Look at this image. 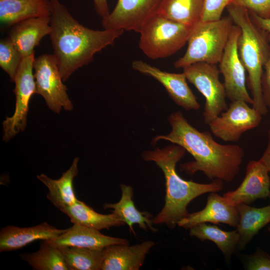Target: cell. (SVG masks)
I'll use <instances>...</instances> for the list:
<instances>
[{"label": "cell", "instance_id": "8992f818", "mask_svg": "<svg viewBox=\"0 0 270 270\" xmlns=\"http://www.w3.org/2000/svg\"><path fill=\"white\" fill-rule=\"evenodd\" d=\"M192 28L158 12L145 22L140 32L139 48L152 60L168 57L186 44Z\"/></svg>", "mask_w": 270, "mask_h": 270}, {"label": "cell", "instance_id": "83f0119b", "mask_svg": "<svg viewBox=\"0 0 270 270\" xmlns=\"http://www.w3.org/2000/svg\"><path fill=\"white\" fill-rule=\"evenodd\" d=\"M58 248L69 270H100L103 249L76 246Z\"/></svg>", "mask_w": 270, "mask_h": 270}, {"label": "cell", "instance_id": "8fae6325", "mask_svg": "<svg viewBox=\"0 0 270 270\" xmlns=\"http://www.w3.org/2000/svg\"><path fill=\"white\" fill-rule=\"evenodd\" d=\"M241 33L234 25L223 54L219 62V70L224 77L226 97L231 101L242 100L253 104L246 88V69L240 58L238 42Z\"/></svg>", "mask_w": 270, "mask_h": 270}, {"label": "cell", "instance_id": "d6a6232c", "mask_svg": "<svg viewBox=\"0 0 270 270\" xmlns=\"http://www.w3.org/2000/svg\"><path fill=\"white\" fill-rule=\"evenodd\" d=\"M270 42V35L268 34ZM262 88L264 102L270 112V54L266 64L262 78Z\"/></svg>", "mask_w": 270, "mask_h": 270}, {"label": "cell", "instance_id": "30bf717a", "mask_svg": "<svg viewBox=\"0 0 270 270\" xmlns=\"http://www.w3.org/2000/svg\"><path fill=\"white\" fill-rule=\"evenodd\" d=\"M262 115L246 102H231L227 110L209 124L212 134L226 142L238 141L246 132L256 128Z\"/></svg>", "mask_w": 270, "mask_h": 270}, {"label": "cell", "instance_id": "603a6c76", "mask_svg": "<svg viewBox=\"0 0 270 270\" xmlns=\"http://www.w3.org/2000/svg\"><path fill=\"white\" fill-rule=\"evenodd\" d=\"M236 207L239 214L236 230L240 238L237 246L242 250L260 230L270 222V205L254 208L241 204Z\"/></svg>", "mask_w": 270, "mask_h": 270}, {"label": "cell", "instance_id": "3957f363", "mask_svg": "<svg viewBox=\"0 0 270 270\" xmlns=\"http://www.w3.org/2000/svg\"><path fill=\"white\" fill-rule=\"evenodd\" d=\"M186 150L173 144L162 148L146 150L142 154L146 161L154 162L162 171L166 184L165 203L161 211L152 219L153 224H164L174 228L188 214L187 207L194 199L208 192H216L223 188V181L214 180L210 184L186 180L176 171L177 163L184 156Z\"/></svg>", "mask_w": 270, "mask_h": 270}, {"label": "cell", "instance_id": "4dcf8cb0", "mask_svg": "<svg viewBox=\"0 0 270 270\" xmlns=\"http://www.w3.org/2000/svg\"><path fill=\"white\" fill-rule=\"evenodd\" d=\"M232 3L244 8L260 18H270V0H234Z\"/></svg>", "mask_w": 270, "mask_h": 270}, {"label": "cell", "instance_id": "e575fe53", "mask_svg": "<svg viewBox=\"0 0 270 270\" xmlns=\"http://www.w3.org/2000/svg\"><path fill=\"white\" fill-rule=\"evenodd\" d=\"M248 12L250 16L254 23L270 35V18H264L258 16L252 12L249 11Z\"/></svg>", "mask_w": 270, "mask_h": 270}, {"label": "cell", "instance_id": "484cf974", "mask_svg": "<svg viewBox=\"0 0 270 270\" xmlns=\"http://www.w3.org/2000/svg\"><path fill=\"white\" fill-rule=\"evenodd\" d=\"M190 235L201 241L213 242L227 258H230L235 250L239 240L236 230L224 231L215 225L206 222L196 224L190 229Z\"/></svg>", "mask_w": 270, "mask_h": 270}, {"label": "cell", "instance_id": "d590c367", "mask_svg": "<svg viewBox=\"0 0 270 270\" xmlns=\"http://www.w3.org/2000/svg\"><path fill=\"white\" fill-rule=\"evenodd\" d=\"M268 142L266 148L259 160L266 166L270 172V128L268 132ZM269 198H270V196Z\"/></svg>", "mask_w": 270, "mask_h": 270}, {"label": "cell", "instance_id": "52a82bcc", "mask_svg": "<svg viewBox=\"0 0 270 270\" xmlns=\"http://www.w3.org/2000/svg\"><path fill=\"white\" fill-rule=\"evenodd\" d=\"M182 69L187 80L205 98L203 117L205 124L208 125L228 108L224 86L219 78V68L216 64L200 62Z\"/></svg>", "mask_w": 270, "mask_h": 270}, {"label": "cell", "instance_id": "e0dca14e", "mask_svg": "<svg viewBox=\"0 0 270 270\" xmlns=\"http://www.w3.org/2000/svg\"><path fill=\"white\" fill-rule=\"evenodd\" d=\"M46 240L57 248L76 246L94 250L103 249L114 244H128L126 239L106 236L98 230L78 224H74L56 238Z\"/></svg>", "mask_w": 270, "mask_h": 270}, {"label": "cell", "instance_id": "ffe728a7", "mask_svg": "<svg viewBox=\"0 0 270 270\" xmlns=\"http://www.w3.org/2000/svg\"><path fill=\"white\" fill-rule=\"evenodd\" d=\"M51 10V0H0V25L7 28L28 18L50 16Z\"/></svg>", "mask_w": 270, "mask_h": 270}, {"label": "cell", "instance_id": "9a60e30c", "mask_svg": "<svg viewBox=\"0 0 270 270\" xmlns=\"http://www.w3.org/2000/svg\"><path fill=\"white\" fill-rule=\"evenodd\" d=\"M238 222L239 214L236 206L230 204L224 196L211 192L207 198L206 206L202 210L188 213L178 222V226L190 229L200 223L210 222L222 223L236 228Z\"/></svg>", "mask_w": 270, "mask_h": 270}, {"label": "cell", "instance_id": "1f68e13d", "mask_svg": "<svg viewBox=\"0 0 270 270\" xmlns=\"http://www.w3.org/2000/svg\"><path fill=\"white\" fill-rule=\"evenodd\" d=\"M246 268L249 270H270V256L260 248L250 256Z\"/></svg>", "mask_w": 270, "mask_h": 270}, {"label": "cell", "instance_id": "8d00e7d4", "mask_svg": "<svg viewBox=\"0 0 270 270\" xmlns=\"http://www.w3.org/2000/svg\"><path fill=\"white\" fill-rule=\"evenodd\" d=\"M268 230L269 232H270V226L268 228Z\"/></svg>", "mask_w": 270, "mask_h": 270}, {"label": "cell", "instance_id": "4316f807", "mask_svg": "<svg viewBox=\"0 0 270 270\" xmlns=\"http://www.w3.org/2000/svg\"><path fill=\"white\" fill-rule=\"evenodd\" d=\"M21 258L36 270H69L59 248L46 240L40 243L38 250L21 254Z\"/></svg>", "mask_w": 270, "mask_h": 270}, {"label": "cell", "instance_id": "836d02e7", "mask_svg": "<svg viewBox=\"0 0 270 270\" xmlns=\"http://www.w3.org/2000/svg\"><path fill=\"white\" fill-rule=\"evenodd\" d=\"M92 1L97 14L102 19L107 18L110 14L107 0H92Z\"/></svg>", "mask_w": 270, "mask_h": 270}, {"label": "cell", "instance_id": "277c9868", "mask_svg": "<svg viewBox=\"0 0 270 270\" xmlns=\"http://www.w3.org/2000/svg\"><path fill=\"white\" fill-rule=\"evenodd\" d=\"M226 8L234 23L241 30L238 52L248 74V84L253 100L252 107L265 116L268 110L264 100L262 78L270 54L268 34L254 23L246 8L232 3Z\"/></svg>", "mask_w": 270, "mask_h": 270}, {"label": "cell", "instance_id": "5b68a950", "mask_svg": "<svg viewBox=\"0 0 270 270\" xmlns=\"http://www.w3.org/2000/svg\"><path fill=\"white\" fill-rule=\"evenodd\" d=\"M234 24L229 16L214 21H200L192 28L186 52L174 66L183 68L197 62L219 63Z\"/></svg>", "mask_w": 270, "mask_h": 270}, {"label": "cell", "instance_id": "d6986e66", "mask_svg": "<svg viewBox=\"0 0 270 270\" xmlns=\"http://www.w3.org/2000/svg\"><path fill=\"white\" fill-rule=\"evenodd\" d=\"M50 32V16L32 18L12 26L8 38L24 58L34 54V48Z\"/></svg>", "mask_w": 270, "mask_h": 270}, {"label": "cell", "instance_id": "f1b7e54d", "mask_svg": "<svg viewBox=\"0 0 270 270\" xmlns=\"http://www.w3.org/2000/svg\"><path fill=\"white\" fill-rule=\"evenodd\" d=\"M22 59L20 52L8 38L0 40V66L8 74L12 82H14Z\"/></svg>", "mask_w": 270, "mask_h": 270}, {"label": "cell", "instance_id": "6da1fadb", "mask_svg": "<svg viewBox=\"0 0 270 270\" xmlns=\"http://www.w3.org/2000/svg\"><path fill=\"white\" fill-rule=\"evenodd\" d=\"M168 120L172 126L167 134L156 136L152 142L165 140L182 147L194 160L180 165L190 175L202 172L212 180L232 182L240 170L244 157L242 148L236 144H222L208 132H200L191 125L181 112L172 113Z\"/></svg>", "mask_w": 270, "mask_h": 270}, {"label": "cell", "instance_id": "7c38bea8", "mask_svg": "<svg viewBox=\"0 0 270 270\" xmlns=\"http://www.w3.org/2000/svg\"><path fill=\"white\" fill-rule=\"evenodd\" d=\"M162 0H118L109 16L102 19V26L140 33L145 22L158 12Z\"/></svg>", "mask_w": 270, "mask_h": 270}, {"label": "cell", "instance_id": "d4e9b609", "mask_svg": "<svg viewBox=\"0 0 270 270\" xmlns=\"http://www.w3.org/2000/svg\"><path fill=\"white\" fill-rule=\"evenodd\" d=\"M204 0H162L158 13L164 16L194 27L201 20Z\"/></svg>", "mask_w": 270, "mask_h": 270}, {"label": "cell", "instance_id": "5bb4252c", "mask_svg": "<svg viewBox=\"0 0 270 270\" xmlns=\"http://www.w3.org/2000/svg\"><path fill=\"white\" fill-rule=\"evenodd\" d=\"M270 171L259 160L250 161L245 177L234 190L228 191L223 196L230 204H250L258 199H266L270 196Z\"/></svg>", "mask_w": 270, "mask_h": 270}, {"label": "cell", "instance_id": "4fadbf2b", "mask_svg": "<svg viewBox=\"0 0 270 270\" xmlns=\"http://www.w3.org/2000/svg\"><path fill=\"white\" fill-rule=\"evenodd\" d=\"M132 67L134 70L158 81L174 103L185 110H196L200 108V106L188 86L184 72L176 74L164 72L143 60H137L132 61Z\"/></svg>", "mask_w": 270, "mask_h": 270}, {"label": "cell", "instance_id": "9c48e42d", "mask_svg": "<svg viewBox=\"0 0 270 270\" xmlns=\"http://www.w3.org/2000/svg\"><path fill=\"white\" fill-rule=\"evenodd\" d=\"M34 60V54L22 58L16 73L14 90L16 99L14 112L2 123V140L5 142L23 132L26 126L29 103L36 92L33 72Z\"/></svg>", "mask_w": 270, "mask_h": 270}, {"label": "cell", "instance_id": "ba28073f", "mask_svg": "<svg viewBox=\"0 0 270 270\" xmlns=\"http://www.w3.org/2000/svg\"><path fill=\"white\" fill-rule=\"evenodd\" d=\"M33 68L36 94L43 97L48 108L58 114L62 109L72 110L73 105L54 54H43L35 58Z\"/></svg>", "mask_w": 270, "mask_h": 270}, {"label": "cell", "instance_id": "2e32d148", "mask_svg": "<svg viewBox=\"0 0 270 270\" xmlns=\"http://www.w3.org/2000/svg\"><path fill=\"white\" fill-rule=\"evenodd\" d=\"M154 242L150 240L130 246L118 244L102 250L100 270H138Z\"/></svg>", "mask_w": 270, "mask_h": 270}, {"label": "cell", "instance_id": "cb8c5ba5", "mask_svg": "<svg viewBox=\"0 0 270 270\" xmlns=\"http://www.w3.org/2000/svg\"><path fill=\"white\" fill-rule=\"evenodd\" d=\"M60 211L67 215L74 224H80L98 230L125 224L114 213L108 214L98 213L78 200L72 205Z\"/></svg>", "mask_w": 270, "mask_h": 270}, {"label": "cell", "instance_id": "7a4b0ae2", "mask_svg": "<svg viewBox=\"0 0 270 270\" xmlns=\"http://www.w3.org/2000/svg\"><path fill=\"white\" fill-rule=\"evenodd\" d=\"M49 34L64 82L79 68L88 64L94 54L112 44L124 30H95L80 24L59 0H51Z\"/></svg>", "mask_w": 270, "mask_h": 270}, {"label": "cell", "instance_id": "f546056e", "mask_svg": "<svg viewBox=\"0 0 270 270\" xmlns=\"http://www.w3.org/2000/svg\"><path fill=\"white\" fill-rule=\"evenodd\" d=\"M234 0H204L201 21L220 20L225 8Z\"/></svg>", "mask_w": 270, "mask_h": 270}, {"label": "cell", "instance_id": "ac0fdd59", "mask_svg": "<svg viewBox=\"0 0 270 270\" xmlns=\"http://www.w3.org/2000/svg\"><path fill=\"white\" fill-rule=\"evenodd\" d=\"M66 230L57 228L46 222L27 228L8 226L0 231V252L18 250L38 240L55 238Z\"/></svg>", "mask_w": 270, "mask_h": 270}, {"label": "cell", "instance_id": "44dd1931", "mask_svg": "<svg viewBox=\"0 0 270 270\" xmlns=\"http://www.w3.org/2000/svg\"><path fill=\"white\" fill-rule=\"evenodd\" d=\"M78 157L74 158L70 168L58 179H52L44 174L36 176L48 190L47 198L60 210L72 205L78 200L73 182L78 172Z\"/></svg>", "mask_w": 270, "mask_h": 270}, {"label": "cell", "instance_id": "7402d4cb", "mask_svg": "<svg viewBox=\"0 0 270 270\" xmlns=\"http://www.w3.org/2000/svg\"><path fill=\"white\" fill-rule=\"evenodd\" d=\"M120 188L122 196L120 201L114 204H104V208H111L114 213L120 220L128 224L130 231L135 234L132 226L137 224L139 227L148 231V228L155 232L158 230L152 226L151 214L148 212H141L137 210L133 200V189L130 186L121 184Z\"/></svg>", "mask_w": 270, "mask_h": 270}]
</instances>
